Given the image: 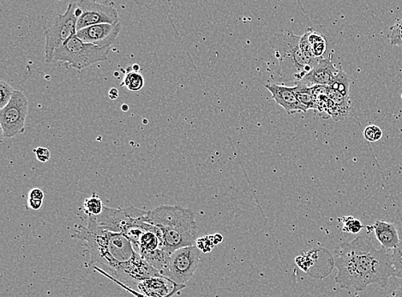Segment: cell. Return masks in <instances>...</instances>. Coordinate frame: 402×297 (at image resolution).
<instances>
[{
    "instance_id": "obj_20",
    "label": "cell",
    "mask_w": 402,
    "mask_h": 297,
    "mask_svg": "<svg viewBox=\"0 0 402 297\" xmlns=\"http://www.w3.org/2000/svg\"><path fill=\"white\" fill-rule=\"evenodd\" d=\"M103 208L102 200L96 194L86 199L83 203V211L88 216H98L102 214Z\"/></svg>"
},
{
    "instance_id": "obj_30",
    "label": "cell",
    "mask_w": 402,
    "mask_h": 297,
    "mask_svg": "<svg viewBox=\"0 0 402 297\" xmlns=\"http://www.w3.org/2000/svg\"><path fill=\"white\" fill-rule=\"evenodd\" d=\"M30 198L29 199H42L43 200L44 199V192L42 190H40V188H33V190H32L30 192V194H29Z\"/></svg>"
},
{
    "instance_id": "obj_4",
    "label": "cell",
    "mask_w": 402,
    "mask_h": 297,
    "mask_svg": "<svg viewBox=\"0 0 402 297\" xmlns=\"http://www.w3.org/2000/svg\"><path fill=\"white\" fill-rule=\"evenodd\" d=\"M300 36L288 32L276 34L271 40V45L279 59L281 74L286 78H295V82L300 81L320 59L312 62L302 53L300 47Z\"/></svg>"
},
{
    "instance_id": "obj_14",
    "label": "cell",
    "mask_w": 402,
    "mask_h": 297,
    "mask_svg": "<svg viewBox=\"0 0 402 297\" xmlns=\"http://www.w3.org/2000/svg\"><path fill=\"white\" fill-rule=\"evenodd\" d=\"M265 87L271 92L276 103L283 107L288 115L300 113V112L307 113V110L301 105L297 98L295 86L288 87L279 86V84H267Z\"/></svg>"
},
{
    "instance_id": "obj_16",
    "label": "cell",
    "mask_w": 402,
    "mask_h": 297,
    "mask_svg": "<svg viewBox=\"0 0 402 297\" xmlns=\"http://www.w3.org/2000/svg\"><path fill=\"white\" fill-rule=\"evenodd\" d=\"M162 248V235L158 227L150 224L148 230L143 233L135 246L141 256L143 257L150 252Z\"/></svg>"
},
{
    "instance_id": "obj_25",
    "label": "cell",
    "mask_w": 402,
    "mask_h": 297,
    "mask_svg": "<svg viewBox=\"0 0 402 297\" xmlns=\"http://www.w3.org/2000/svg\"><path fill=\"white\" fill-rule=\"evenodd\" d=\"M364 136L369 142H377L383 137V131L379 127L369 126L365 128Z\"/></svg>"
},
{
    "instance_id": "obj_11",
    "label": "cell",
    "mask_w": 402,
    "mask_h": 297,
    "mask_svg": "<svg viewBox=\"0 0 402 297\" xmlns=\"http://www.w3.org/2000/svg\"><path fill=\"white\" fill-rule=\"evenodd\" d=\"M122 30V23H102L84 28L76 32V36L83 42L93 44L102 48H110Z\"/></svg>"
},
{
    "instance_id": "obj_23",
    "label": "cell",
    "mask_w": 402,
    "mask_h": 297,
    "mask_svg": "<svg viewBox=\"0 0 402 297\" xmlns=\"http://www.w3.org/2000/svg\"><path fill=\"white\" fill-rule=\"evenodd\" d=\"M343 223V231L352 234H357L364 228L360 220L353 218V216H344L340 219Z\"/></svg>"
},
{
    "instance_id": "obj_7",
    "label": "cell",
    "mask_w": 402,
    "mask_h": 297,
    "mask_svg": "<svg viewBox=\"0 0 402 297\" xmlns=\"http://www.w3.org/2000/svg\"><path fill=\"white\" fill-rule=\"evenodd\" d=\"M29 102L21 91H14L9 103L0 110V125L3 136L7 139L16 137L25 131V122Z\"/></svg>"
},
{
    "instance_id": "obj_33",
    "label": "cell",
    "mask_w": 402,
    "mask_h": 297,
    "mask_svg": "<svg viewBox=\"0 0 402 297\" xmlns=\"http://www.w3.org/2000/svg\"><path fill=\"white\" fill-rule=\"evenodd\" d=\"M223 240V238L222 235H218V234L214 235V242H215V245L219 244L220 243H222Z\"/></svg>"
},
{
    "instance_id": "obj_27",
    "label": "cell",
    "mask_w": 402,
    "mask_h": 297,
    "mask_svg": "<svg viewBox=\"0 0 402 297\" xmlns=\"http://www.w3.org/2000/svg\"><path fill=\"white\" fill-rule=\"evenodd\" d=\"M34 153L36 156V158L41 163H47L51 158V152L45 147H37L35 148Z\"/></svg>"
},
{
    "instance_id": "obj_31",
    "label": "cell",
    "mask_w": 402,
    "mask_h": 297,
    "mask_svg": "<svg viewBox=\"0 0 402 297\" xmlns=\"http://www.w3.org/2000/svg\"><path fill=\"white\" fill-rule=\"evenodd\" d=\"M43 200L29 199V206L34 211H38L42 207Z\"/></svg>"
},
{
    "instance_id": "obj_32",
    "label": "cell",
    "mask_w": 402,
    "mask_h": 297,
    "mask_svg": "<svg viewBox=\"0 0 402 297\" xmlns=\"http://www.w3.org/2000/svg\"><path fill=\"white\" fill-rule=\"evenodd\" d=\"M110 98L112 100H115L119 98V91L116 89V88H112L110 91Z\"/></svg>"
},
{
    "instance_id": "obj_18",
    "label": "cell",
    "mask_w": 402,
    "mask_h": 297,
    "mask_svg": "<svg viewBox=\"0 0 402 297\" xmlns=\"http://www.w3.org/2000/svg\"><path fill=\"white\" fill-rule=\"evenodd\" d=\"M120 86H124L131 91L138 92L144 86V78L139 71H134L132 67H128Z\"/></svg>"
},
{
    "instance_id": "obj_1",
    "label": "cell",
    "mask_w": 402,
    "mask_h": 297,
    "mask_svg": "<svg viewBox=\"0 0 402 297\" xmlns=\"http://www.w3.org/2000/svg\"><path fill=\"white\" fill-rule=\"evenodd\" d=\"M72 238L81 240L90 255V266L122 286L138 284L153 276H162L135 250L123 233L112 232L100 226L94 216H88V226H76Z\"/></svg>"
},
{
    "instance_id": "obj_21",
    "label": "cell",
    "mask_w": 402,
    "mask_h": 297,
    "mask_svg": "<svg viewBox=\"0 0 402 297\" xmlns=\"http://www.w3.org/2000/svg\"><path fill=\"white\" fill-rule=\"evenodd\" d=\"M391 263L394 276L402 280V240L391 252Z\"/></svg>"
},
{
    "instance_id": "obj_9",
    "label": "cell",
    "mask_w": 402,
    "mask_h": 297,
    "mask_svg": "<svg viewBox=\"0 0 402 297\" xmlns=\"http://www.w3.org/2000/svg\"><path fill=\"white\" fill-rule=\"evenodd\" d=\"M74 7L78 31L96 24L119 23L118 11L114 6L99 4L96 0H79Z\"/></svg>"
},
{
    "instance_id": "obj_6",
    "label": "cell",
    "mask_w": 402,
    "mask_h": 297,
    "mask_svg": "<svg viewBox=\"0 0 402 297\" xmlns=\"http://www.w3.org/2000/svg\"><path fill=\"white\" fill-rule=\"evenodd\" d=\"M78 18L75 14L74 4H70L64 14L58 15L53 25L45 33V58L51 63L54 52L61 47L76 35Z\"/></svg>"
},
{
    "instance_id": "obj_15",
    "label": "cell",
    "mask_w": 402,
    "mask_h": 297,
    "mask_svg": "<svg viewBox=\"0 0 402 297\" xmlns=\"http://www.w3.org/2000/svg\"><path fill=\"white\" fill-rule=\"evenodd\" d=\"M372 228L382 248L386 250H393L401 242L399 233L393 223L377 220Z\"/></svg>"
},
{
    "instance_id": "obj_24",
    "label": "cell",
    "mask_w": 402,
    "mask_h": 297,
    "mask_svg": "<svg viewBox=\"0 0 402 297\" xmlns=\"http://www.w3.org/2000/svg\"><path fill=\"white\" fill-rule=\"evenodd\" d=\"M13 92L9 83L0 82V108L5 107L10 103Z\"/></svg>"
},
{
    "instance_id": "obj_2",
    "label": "cell",
    "mask_w": 402,
    "mask_h": 297,
    "mask_svg": "<svg viewBox=\"0 0 402 297\" xmlns=\"http://www.w3.org/2000/svg\"><path fill=\"white\" fill-rule=\"evenodd\" d=\"M333 264L337 269L336 283L341 289L357 292L367 290L371 284L387 286L394 276L391 254L377 250L367 236H359L336 248Z\"/></svg>"
},
{
    "instance_id": "obj_28",
    "label": "cell",
    "mask_w": 402,
    "mask_h": 297,
    "mask_svg": "<svg viewBox=\"0 0 402 297\" xmlns=\"http://www.w3.org/2000/svg\"><path fill=\"white\" fill-rule=\"evenodd\" d=\"M308 41L309 43L312 44V46L315 45L317 43H319L321 42H325L324 36L321 35L319 33H317L316 31H313L312 30H309L307 32Z\"/></svg>"
},
{
    "instance_id": "obj_17",
    "label": "cell",
    "mask_w": 402,
    "mask_h": 297,
    "mask_svg": "<svg viewBox=\"0 0 402 297\" xmlns=\"http://www.w3.org/2000/svg\"><path fill=\"white\" fill-rule=\"evenodd\" d=\"M170 254L163 250L162 248H159V250L152 252L150 254L144 255L143 258L151 267H154L155 270H158L160 275L165 276L167 274L168 264H170Z\"/></svg>"
},
{
    "instance_id": "obj_12",
    "label": "cell",
    "mask_w": 402,
    "mask_h": 297,
    "mask_svg": "<svg viewBox=\"0 0 402 297\" xmlns=\"http://www.w3.org/2000/svg\"><path fill=\"white\" fill-rule=\"evenodd\" d=\"M136 286L143 297H171L186 288L184 284H176L163 276L144 279Z\"/></svg>"
},
{
    "instance_id": "obj_13",
    "label": "cell",
    "mask_w": 402,
    "mask_h": 297,
    "mask_svg": "<svg viewBox=\"0 0 402 297\" xmlns=\"http://www.w3.org/2000/svg\"><path fill=\"white\" fill-rule=\"evenodd\" d=\"M332 55L327 59L321 58L314 66L309 70L303 78L297 81L309 87L314 86H329L335 78L339 70H337L332 63Z\"/></svg>"
},
{
    "instance_id": "obj_35",
    "label": "cell",
    "mask_w": 402,
    "mask_h": 297,
    "mask_svg": "<svg viewBox=\"0 0 402 297\" xmlns=\"http://www.w3.org/2000/svg\"><path fill=\"white\" fill-rule=\"evenodd\" d=\"M122 110L124 112H126L129 110V106L126 105V104H124V105H122Z\"/></svg>"
},
{
    "instance_id": "obj_10",
    "label": "cell",
    "mask_w": 402,
    "mask_h": 297,
    "mask_svg": "<svg viewBox=\"0 0 402 297\" xmlns=\"http://www.w3.org/2000/svg\"><path fill=\"white\" fill-rule=\"evenodd\" d=\"M147 211L134 206L126 208H110L104 206L102 214L94 216L100 226L107 231L124 233L134 224L144 220Z\"/></svg>"
},
{
    "instance_id": "obj_34",
    "label": "cell",
    "mask_w": 402,
    "mask_h": 297,
    "mask_svg": "<svg viewBox=\"0 0 402 297\" xmlns=\"http://www.w3.org/2000/svg\"><path fill=\"white\" fill-rule=\"evenodd\" d=\"M392 297H402V286L394 292Z\"/></svg>"
},
{
    "instance_id": "obj_22",
    "label": "cell",
    "mask_w": 402,
    "mask_h": 297,
    "mask_svg": "<svg viewBox=\"0 0 402 297\" xmlns=\"http://www.w3.org/2000/svg\"><path fill=\"white\" fill-rule=\"evenodd\" d=\"M388 38L392 46L402 47V18L391 28Z\"/></svg>"
},
{
    "instance_id": "obj_5",
    "label": "cell",
    "mask_w": 402,
    "mask_h": 297,
    "mask_svg": "<svg viewBox=\"0 0 402 297\" xmlns=\"http://www.w3.org/2000/svg\"><path fill=\"white\" fill-rule=\"evenodd\" d=\"M110 48H102L84 42L76 35L54 52L51 63L64 62L81 71L93 64L105 62Z\"/></svg>"
},
{
    "instance_id": "obj_26",
    "label": "cell",
    "mask_w": 402,
    "mask_h": 297,
    "mask_svg": "<svg viewBox=\"0 0 402 297\" xmlns=\"http://www.w3.org/2000/svg\"><path fill=\"white\" fill-rule=\"evenodd\" d=\"M196 246L203 252H210L213 248L215 246L214 235L204 236V238L196 240Z\"/></svg>"
},
{
    "instance_id": "obj_29",
    "label": "cell",
    "mask_w": 402,
    "mask_h": 297,
    "mask_svg": "<svg viewBox=\"0 0 402 297\" xmlns=\"http://www.w3.org/2000/svg\"><path fill=\"white\" fill-rule=\"evenodd\" d=\"M313 54L317 59H321V56L326 51V41L315 44L312 46Z\"/></svg>"
},
{
    "instance_id": "obj_19",
    "label": "cell",
    "mask_w": 402,
    "mask_h": 297,
    "mask_svg": "<svg viewBox=\"0 0 402 297\" xmlns=\"http://www.w3.org/2000/svg\"><path fill=\"white\" fill-rule=\"evenodd\" d=\"M295 91L297 98L299 99L301 105L307 111L309 110H316L314 96H313L312 87L305 86V84L296 83Z\"/></svg>"
},
{
    "instance_id": "obj_3",
    "label": "cell",
    "mask_w": 402,
    "mask_h": 297,
    "mask_svg": "<svg viewBox=\"0 0 402 297\" xmlns=\"http://www.w3.org/2000/svg\"><path fill=\"white\" fill-rule=\"evenodd\" d=\"M144 221L158 227L162 235V250L172 254L179 248L195 246L199 228L191 209L160 206L147 211Z\"/></svg>"
},
{
    "instance_id": "obj_8",
    "label": "cell",
    "mask_w": 402,
    "mask_h": 297,
    "mask_svg": "<svg viewBox=\"0 0 402 297\" xmlns=\"http://www.w3.org/2000/svg\"><path fill=\"white\" fill-rule=\"evenodd\" d=\"M201 251L196 246L179 248L172 252L166 278L178 284H184L194 276L200 263Z\"/></svg>"
}]
</instances>
